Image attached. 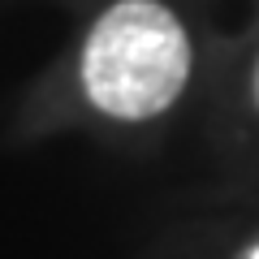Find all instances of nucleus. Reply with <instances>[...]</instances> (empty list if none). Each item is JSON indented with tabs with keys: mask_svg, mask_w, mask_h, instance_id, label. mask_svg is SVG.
Masks as SVG:
<instances>
[{
	"mask_svg": "<svg viewBox=\"0 0 259 259\" xmlns=\"http://www.w3.org/2000/svg\"><path fill=\"white\" fill-rule=\"evenodd\" d=\"M190 39L160 0H117L82 44L87 100L117 121H147L182 95Z\"/></svg>",
	"mask_w": 259,
	"mask_h": 259,
	"instance_id": "f257e3e1",
	"label": "nucleus"
},
{
	"mask_svg": "<svg viewBox=\"0 0 259 259\" xmlns=\"http://www.w3.org/2000/svg\"><path fill=\"white\" fill-rule=\"evenodd\" d=\"M250 95H255V104H259V56H255V74H250Z\"/></svg>",
	"mask_w": 259,
	"mask_h": 259,
	"instance_id": "f03ea898",
	"label": "nucleus"
},
{
	"mask_svg": "<svg viewBox=\"0 0 259 259\" xmlns=\"http://www.w3.org/2000/svg\"><path fill=\"white\" fill-rule=\"evenodd\" d=\"M250 259H259V246H255V250H250Z\"/></svg>",
	"mask_w": 259,
	"mask_h": 259,
	"instance_id": "7ed1b4c3",
	"label": "nucleus"
}]
</instances>
